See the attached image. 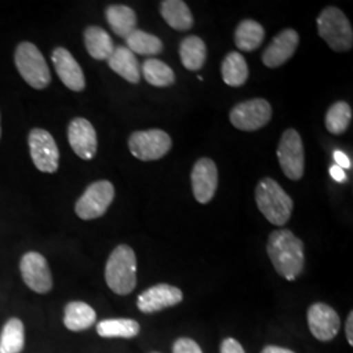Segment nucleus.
Here are the masks:
<instances>
[{
    "label": "nucleus",
    "instance_id": "24",
    "mask_svg": "<svg viewBox=\"0 0 353 353\" xmlns=\"http://www.w3.org/2000/svg\"><path fill=\"white\" fill-rule=\"evenodd\" d=\"M179 57L186 70H201L207 58V48L204 41L198 36H189L185 38L179 45Z\"/></svg>",
    "mask_w": 353,
    "mask_h": 353
},
{
    "label": "nucleus",
    "instance_id": "32",
    "mask_svg": "<svg viewBox=\"0 0 353 353\" xmlns=\"http://www.w3.org/2000/svg\"><path fill=\"white\" fill-rule=\"evenodd\" d=\"M220 353H246L243 347L233 338H227L220 345Z\"/></svg>",
    "mask_w": 353,
    "mask_h": 353
},
{
    "label": "nucleus",
    "instance_id": "9",
    "mask_svg": "<svg viewBox=\"0 0 353 353\" xmlns=\"http://www.w3.org/2000/svg\"><path fill=\"white\" fill-rule=\"evenodd\" d=\"M272 108L265 99L237 103L229 114L230 123L241 131H256L271 121Z\"/></svg>",
    "mask_w": 353,
    "mask_h": 353
},
{
    "label": "nucleus",
    "instance_id": "10",
    "mask_svg": "<svg viewBox=\"0 0 353 353\" xmlns=\"http://www.w3.org/2000/svg\"><path fill=\"white\" fill-rule=\"evenodd\" d=\"M28 144L30 157L39 172L55 173L59 168V150L50 132L43 128H33L29 132Z\"/></svg>",
    "mask_w": 353,
    "mask_h": 353
},
{
    "label": "nucleus",
    "instance_id": "4",
    "mask_svg": "<svg viewBox=\"0 0 353 353\" xmlns=\"http://www.w3.org/2000/svg\"><path fill=\"white\" fill-rule=\"evenodd\" d=\"M318 33L334 51L352 49L353 30L348 17L336 7L325 8L316 19Z\"/></svg>",
    "mask_w": 353,
    "mask_h": 353
},
{
    "label": "nucleus",
    "instance_id": "19",
    "mask_svg": "<svg viewBox=\"0 0 353 353\" xmlns=\"http://www.w3.org/2000/svg\"><path fill=\"white\" fill-rule=\"evenodd\" d=\"M105 14L112 30L118 37H128L135 29H138L137 13L127 6H122V4L110 6L108 7Z\"/></svg>",
    "mask_w": 353,
    "mask_h": 353
},
{
    "label": "nucleus",
    "instance_id": "17",
    "mask_svg": "<svg viewBox=\"0 0 353 353\" xmlns=\"http://www.w3.org/2000/svg\"><path fill=\"white\" fill-rule=\"evenodd\" d=\"M51 59L61 81L67 88L74 92H81L85 88L84 72L70 51L57 48L51 54Z\"/></svg>",
    "mask_w": 353,
    "mask_h": 353
},
{
    "label": "nucleus",
    "instance_id": "6",
    "mask_svg": "<svg viewBox=\"0 0 353 353\" xmlns=\"http://www.w3.org/2000/svg\"><path fill=\"white\" fill-rule=\"evenodd\" d=\"M115 190L109 181H97L89 185L75 204V212L81 220L99 219L113 203Z\"/></svg>",
    "mask_w": 353,
    "mask_h": 353
},
{
    "label": "nucleus",
    "instance_id": "26",
    "mask_svg": "<svg viewBox=\"0 0 353 353\" xmlns=\"http://www.w3.org/2000/svg\"><path fill=\"white\" fill-rule=\"evenodd\" d=\"M139 332V323L134 319H127V318L103 319L97 325V334L102 338L131 339L138 336Z\"/></svg>",
    "mask_w": 353,
    "mask_h": 353
},
{
    "label": "nucleus",
    "instance_id": "18",
    "mask_svg": "<svg viewBox=\"0 0 353 353\" xmlns=\"http://www.w3.org/2000/svg\"><path fill=\"white\" fill-rule=\"evenodd\" d=\"M108 64L115 74L123 77L128 83H139L140 68L138 58L126 46H117L110 58L108 59Z\"/></svg>",
    "mask_w": 353,
    "mask_h": 353
},
{
    "label": "nucleus",
    "instance_id": "20",
    "mask_svg": "<svg viewBox=\"0 0 353 353\" xmlns=\"http://www.w3.org/2000/svg\"><path fill=\"white\" fill-rule=\"evenodd\" d=\"M160 12L166 24L179 30L186 32L194 26V19L188 4L182 0H164L160 6Z\"/></svg>",
    "mask_w": 353,
    "mask_h": 353
},
{
    "label": "nucleus",
    "instance_id": "11",
    "mask_svg": "<svg viewBox=\"0 0 353 353\" xmlns=\"http://www.w3.org/2000/svg\"><path fill=\"white\" fill-rule=\"evenodd\" d=\"M21 276L26 285L37 293H48L52 288L50 267L43 255L39 252H26L20 262Z\"/></svg>",
    "mask_w": 353,
    "mask_h": 353
},
{
    "label": "nucleus",
    "instance_id": "35",
    "mask_svg": "<svg viewBox=\"0 0 353 353\" xmlns=\"http://www.w3.org/2000/svg\"><path fill=\"white\" fill-rule=\"evenodd\" d=\"M345 336H347V341L350 343V345H353V312H351L348 316H347V321H345Z\"/></svg>",
    "mask_w": 353,
    "mask_h": 353
},
{
    "label": "nucleus",
    "instance_id": "23",
    "mask_svg": "<svg viewBox=\"0 0 353 353\" xmlns=\"http://www.w3.org/2000/svg\"><path fill=\"white\" fill-rule=\"evenodd\" d=\"M265 28L254 20H243L241 21L234 32V42L236 46L242 51L250 52L261 48L265 39Z\"/></svg>",
    "mask_w": 353,
    "mask_h": 353
},
{
    "label": "nucleus",
    "instance_id": "36",
    "mask_svg": "<svg viewBox=\"0 0 353 353\" xmlns=\"http://www.w3.org/2000/svg\"><path fill=\"white\" fill-rule=\"evenodd\" d=\"M261 353H296L290 351L288 348H283L278 345H267Z\"/></svg>",
    "mask_w": 353,
    "mask_h": 353
},
{
    "label": "nucleus",
    "instance_id": "27",
    "mask_svg": "<svg viewBox=\"0 0 353 353\" xmlns=\"http://www.w3.org/2000/svg\"><path fill=\"white\" fill-rule=\"evenodd\" d=\"M143 76L148 84L159 88L170 87L176 83L174 71L160 59L150 58L143 63Z\"/></svg>",
    "mask_w": 353,
    "mask_h": 353
},
{
    "label": "nucleus",
    "instance_id": "21",
    "mask_svg": "<svg viewBox=\"0 0 353 353\" xmlns=\"http://www.w3.org/2000/svg\"><path fill=\"white\" fill-rule=\"evenodd\" d=\"M84 43L89 55L97 61H108L113 54V39L100 26H88L84 32Z\"/></svg>",
    "mask_w": 353,
    "mask_h": 353
},
{
    "label": "nucleus",
    "instance_id": "3",
    "mask_svg": "<svg viewBox=\"0 0 353 353\" xmlns=\"http://www.w3.org/2000/svg\"><path fill=\"white\" fill-rule=\"evenodd\" d=\"M259 211L274 225H285L293 211V201L272 178H263L255 189Z\"/></svg>",
    "mask_w": 353,
    "mask_h": 353
},
{
    "label": "nucleus",
    "instance_id": "30",
    "mask_svg": "<svg viewBox=\"0 0 353 353\" xmlns=\"http://www.w3.org/2000/svg\"><path fill=\"white\" fill-rule=\"evenodd\" d=\"M352 109L344 101L335 102L326 113L325 126L331 134L341 135L351 125Z\"/></svg>",
    "mask_w": 353,
    "mask_h": 353
},
{
    "label": "nucleus",
    "instance_id": "28",
    "mask_svg": "<svg viewBox=\"0 0 353 353\" xmlns=\"http://www.w3.org/2000/svg\"><path fill=\"white\" fill-rule=\"evenodd\" d=\"M126 43L128 50L145 57H154L164 50V43L160 38L140 29H135L126 37Z\"/></svg>",
    "mask_w": 353,
    "mask_h": 353
},
{
    "label": "nucleus",
    "instance_id": "14",
    "mask_svg": "<svg viewBox=\"0 0 353 353\" xmlns=\"http://www.w3.org/2000/svg\"><path fill=\"white\" fill-rule=\"evenodd\" d=\"M182 300L183 293L179 288L170 284H157L140 293L137 305L141 313L151 314L176 306Z\"/></svg>",
    "mask_w": 353,
    "mask_h": 353
},
{
    "label": "nucleus",
    "instance_id": "2",
    "mask_svg": "<svg viewBox=\"0 0 353 353\" xmlns=\"http://www.w3.org/2000/svg\"><path fill=\"white\" fill-rule=\"evenodd\" d=\"M137 255L128 245L114 249L105 267L106 284L119 296L130 294L137 287Z\"/></svg>",
    "mask_w": 353,
    "mask_h": 353
},
{
    "label": "nucleus",
    "instance_id": "15",
    "mask_svg": "<svg viewBox=\"0 0 353 353\" xmlns=\"http://www.w3.org/2000/svg\"><path fill=\"white\" fill-rule=\"evenodd\" d=\"M68 141L76 154L83 160H92L97 153V134L85 118H75L68 126Z\"/></svg>",
    "mask_w": 353,
    "mask_h": 353
},
{
    "label": "nucleus",
    "instance_id": "25",
    "mask_svg": "<svg viewBox=\"0 0 353 353\" xmlns=\"http://www.w3.org/2000/svg\"><path fill=\"white\" fill-rule=\"evenodd\" d=\"M221 76L229 87H241L249 77V67L237 51L229 52L221 63Z\"/></svg>",
    "mask_w": 353,
    "mask_h": 353
},
{
    "label": "nucleus",
    "instance_id": "8",
    "mask_svg": "<svg viewBox=\"0 0 353 353\" xmlns=\"http://www.w3.org/2000/svg\"><path fill=\"white\" fill-rule=\"evenodd\" d=\"M278 159L281 170L292 181L301 179L305 172V152L300 134L290 128L283 132L279 143Z\"/></svg>",
    "mask_w": 353,
    "mask_h": 353
},
{
    "label": "nucleus",
    "instance_id": "12",
    "mask_svg": "<svg viewBox=\"0 0 353 353\" xmlns=\"http://www.w3.org/2000/svg\"><path fill=\"white\" fill-rule=\"evenodd\" d=\"M307 325L316 339L330 341L341 330V318L327 303H313L307 310Z\"/></svg>",
    "mask_w": 353,
    "mask_h": 353
},
{
    "label": "nucleus",
    "instance_id": "37",
    "mask_svg": "<svg viewBox=\"0 0 353 353\" xmlns=\"http://www.w3.org/2000/svg\"><path fill=\"white\" fill-rule=\"evenodd\" d=\"M0 137H1V127H0Z\"/></svg>",
    "mask_w": 353,
    "mask_h": 353
},
{
    "label": "nucleus",
    "instance_id": "38",
    "mask_svg": "<svg viewBox=\"0 0 353 353\" xmlns=\"http://www.w3.org/2000/svg\"><path fill=\"white\" fill-rule=\"evenodd\" d=\"M153 353H157V352H153Z\"/></svg>",
    "mask_w": 353,
    "mask_h": 353
},
{
    "label": "nucleus",
    "instance_id": "16",
    "mask_svg": "<svg viewBox=\"0 0 353 353\" xmlns=\"http://www.w3.org/2000/svg\"><path fill=\"white\" fill-rule=\"evenodd\" d=\"M300 36L294 29H284L267 46L262 62L268 68H276L288 62L297 50Z\"/></svg>",
    "mask_w": 353,
    "mask_h": 353
},
{
    "label": "nucleus",
    "instance_id": "7",
    "mask_svg": "<svg viewBox=\"0 0 353 353\" xmlns=\"http://www.w3.org/2000/svg\"><path fill=\"white\" fill-rule=\"evenodd\" d=\"M128 148L134 157L141 161L163 159L172 148V139L163 130L135 131L128 139Z\"/></svg>",
    "mask_w": 353,
    "mask_h": 353
},
{
    "label": "nucleus",
    "instance_id": "5",
    "mask_svg": "<svg viewBox=\"0 0 353 353\" xmlns=\"http://www.w3.org/2000/svg\"><path fill=\"white\" fill-rule=\"evenodd\" d=\"M19 74L34 89H45L51 81L50 70L42 52L32 42H21L14 52Z\"/></svg>",
    "mask_w": 353,
    "mask_h": 353
},
{
    "label": "nucleus",
    "instance_id": "13",
    "mask_svg": "<svg viewBox=\"0 0 353 353\" xmlns=\"http://www.w3.org/2000/svg\"><path fill=\"white\" fill-rule=\"evenodd\" d=\"M191 185L194 196L201 204L211 202L219 185L217 166L211 159H199L191 172Z\"/></svg>",
    "mask_w": 353,
    "mask_h": 353
},
{
    "label": "nucleus",
    "instance_id": "31",
    "mask_svg": "<svg viewBox=\"0 0 353 353\" xmlns=\"http://www.w3.org/2000/svg\"><path fill=\"white\" fill-rule=\"evenodd\" d=\"M173 353H203V351L196 341L189 338H181L174 341Z\"/></svg>",
    "mask_w": 353,
    "mask_h": 353
},
{
    "label": "nucleus",
    "instance_id": "33",
    "mask_svg": "<svg viewBox=\"0 0 353 353\" xmlns=\"http://www.w3.org/2000/svg\"><path fill=\"white\" fill-rule=\"evenodd\" d=\"M334 159H335V163H336L335 165H338L343 170L351 168V160H350V157H348L347 154H344L343 152L335 151V153H334Z\"/></svg>",
    "mask_w": 353,
    "mask_h": 353
},
{
    "label": "nucleus",
    "instance_id": "22",
    "mask_svg": "<svg viewBox=\"0 0 353 353\" xmlns=\"http://www.w3.org/2000/svg\"><path fill=\"white\" fill-rule=\"evenodd\" d=\"M97 319L96 312L88 303L72 301L64 309V326L70 331H84L92 327Z\"/></svg>",
    "mask_w": 353,
    "mask_h": 353
},
{
    "label": "nucleus",
    "instance_id": "29",
    "mask_svg": "<svg viewBox=\"0 0 353 353\" xmlns=\"http://www.w3.org/2000/svg\"><path fill=\"white\" fill-rule=\"evenodd\" d=\"M24 325L20 319L11 318L0 336V353H20L24 348Z\"/></svg>",
    "mask_w": 353,
    "mask_h": 353
},
{
    "label": "nucleus",
    "instance_id": "1",
    "mask_svg": "<svg viewBox=\"0 0 353 353\" xmlns=\"http://www.w3.org/2000/svg\"><path fill=\"white\" fill-rule=\"evenodd\" d=\"M267 254L280 276L293 281L301 275L305 267L303 242L288 229H278L270 234Z\"/></svg>",
    "mask_w": 353,
    "mask_h": 353
},
{
    "label": "nucleus",
    "instance_id": "34",
    "mask_svg": "<svg viewBox=\"0 0 353 353\" xmlns=\"http://www.w3.org/2000/svg\"><path fill=\"white\" fill-rule=\"evenodd\" d=\"M330 174H331V176H332L336 182H339V183H343V182L347 181V176H345L344 170H343L341 168H339L338 165H332V166L330 168Z\"/></svg>",
    "mask_w": 353,
    "mask_h": 353
}]
</instances>
